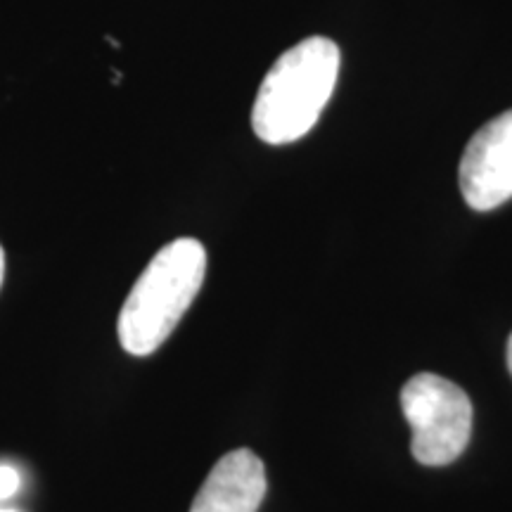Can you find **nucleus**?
<instances>
[{
    "label": "nucleus",
    "instance_id": "nucleus-6",
    "mask_svg": "<svg viewBox=\"0 0 512 512\" xmlns=\"http://www.w3.org/2000/svg\"><path fill=\"white\" fill-rule=\"evenodd\" d=\"M19 489V472L10 465H0V501L10 498Z\"/></svg>",
    "mask_w": 512,
    "mask_h": 512
},
{
    "label": "nucleus",
    "instance_id": "nucleus-5",
    "mask_svg": "<svg viewBox=\"0 0 512 512\" xmlns=\"http://www.w3.org/2000/svg\"><path fill=\"white\" fill-rule=\"evenodd\" d=\"M266 486L261 458L249 448H238L211 467L190 512H259Z\"/></svg>",
    "mask_w": 512,
    "mask_h": 512
},
{
    "label": "nucleus",
    "instance_id": "nucleus-2",
    "mask_svg": "<svg viewBox=\"0 0 512 512\" xmlns=\"http://www.w3.org/2000/svg\"><path fill=\"white\" fill-rule=\"evenodd\" d=\"M207 275V249L195 238H178L152 256L121 306L117 335L131 356L162 347L195 302Z\"/></svg>",
    "mask_w": 512,
    "mask_h": 512
},
{
    "label": "nucleus",
    "instance_id": "nucleus-8",
    "mask_svg": "<svg viewBox=\"0 0 512 512\" xmlns=\"http://www.w3.org/2000/svg\"><path fill=\"white\" fill-rule=\"evenodd\" d=\"M508 370H510V375H512V335L508 339Z\"/></svg>",
    "mask_w": 512,
    "mask_h": 512
},
{
    "label": "nucleus",
    "instance_id": "nucleus-3",
    "mask_svg": "<svg viewBox=\"0 0 512 512\" xmlns=\"http://www.w3.org/2000/svg\"><path fill=\"white\" fill-rule=\"evenodd\" d=\"M401 408L420 465L439 467L463 456L472 434V403L458 384L432 373L415 375L403 387Z\"/></svg>",
    "mask_w": 512,
    "mask_h": 512
},
{
    "label": "nucleus",
    "instance_id": "nucleus-9",
    "mask_svg": "<svg viewBox=\"0 0 512 512\" xmlns=\"http://www.w3.org/2000/svg\"><path fill=\"white\" fill-rule=\"evenodd\" d=\"M0 512H15V510H3V508H0Z\"/></svg>",
    "mask_w": 512,
    "mask_h": 512
},
{
    "label": "nucleus",
    "instance_id": "nucleus-7",
    "mask_svg": "<svg viewBox=\"0 0 512 512\" xmlns=\"http://www.w3.org/2000/svg\"><path fill=\"white\" fill-rule=\"evenodd\" d=\"M3 278H5V252L0 247V287H3Z\"/></svg>",
    "mask_w": 512,
    "mask_h": 512
},
{
    "label": "nucleus",
    "instance_id": "nucleus-1",
    "mask_svg": "<svg viewBox=\"0 0 512 512\" xmlns=\"http://www.w3.org/2000/svg\"><path fill=\"white\" fill-rule=\"evenodd\" d=\"M342 55L335 41L311 36L285 50L261 81L252 107L256 138L290 145L316 126L337 86Z\"/></svg>",
    "mask_w": 512,
    "mask_h": 512
},
{
    "label": "nucleus",
    "instance_id": "nucleus-4",
    "mask_svg": "<svg viewBox=\"0 0 512 512\" xmlns=\"http://www.w3.org/2000/svg\"><path fill=\"white\" fill-rule=\"evenodd\" d=\"M458 181L475 211H491L512 200V110L498 114L470 138Z\"/></svg>",
    "mask_w": 512,
    "mask_h": 512
}]
</instances>
